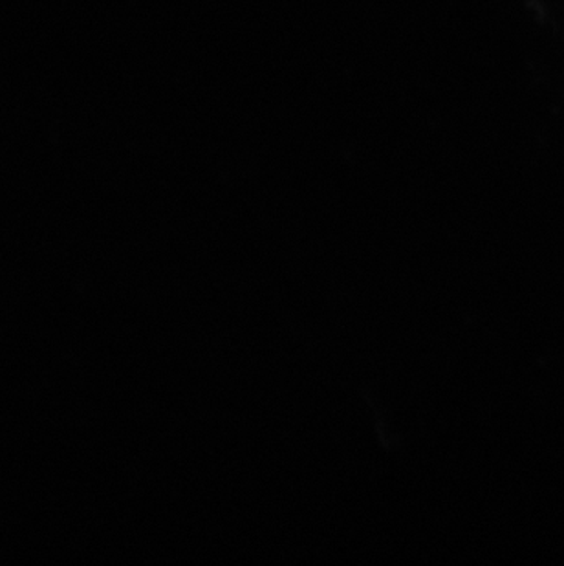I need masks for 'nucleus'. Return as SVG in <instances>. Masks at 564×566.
Instances as JSON below:
<instances>
[]
</instances>
